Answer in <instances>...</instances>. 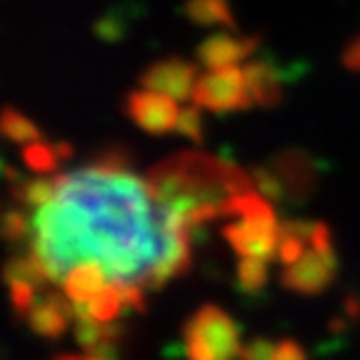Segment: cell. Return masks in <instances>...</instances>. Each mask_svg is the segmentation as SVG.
Returning <instances> with one entry per match:
<instances>
[{
    "label": "cell",
    "instance_id": "6da1fadb",
    "mask_svg": "<svg viewBox=\"0 0 360 360\" xmlns=\"http://www.w3.org/2000/svg\"><path fill=\"white\" fill-rule=\"evenodd\" d=\"M58 198L33 218V250L51 281L75 260L98 258L115 281L138 283L163 255L168 231L163 213L153 223L146 180L125 170H85L58 178Z\"/></svg>",
    "mask_w": 360,
    "mask_h": 360
},
{
    "label": "cell",
    "instance_id": "7a4b0ae2",
    "mask_svg": "<svg viewBox=\"0 0 360 360\" xmlns=\"http://www.w3.org/2000/svg\"><path fill=\"white\" fill-rule=\"evenodd\" d=\"M146 186L153 205L183 218L191 231L210 220L228 218L233 198L255 191L253 178L236 163L195 150H183L153 165Z\"/></svg>",
    "mask_w": 360,
    "mask_h": 360
},
{
    "label": "cell",
    "instance_id": "3957f363",
    "mask_svg": "<svg viewBox=\"0 0 360 360\" xmlns=\"http://www.w3.org/2000/svg\"><path fill=\"white\" fill-rule=\"evenodd\" d=\"M188 360H236L240 358V330L225 310L202 305L183 326Z\"/></svg>",
    "mask_w": 360,
    "mask_h": 360
},
{
    "label": "cell",
    "instance_id": "277c9868",
    "mask_svg": "<svg viewBox=\"0 0 360 360\" xmlns=\"http://www.w3.org/2000/svg\"><path fill=\"white\" fill-rule=\"evenodd\" d=\"M223 236L240 258H258L268 263L278 255L281 225L276 223V213L265 200L250 213L236 218V223L225 225Z\"/></svg>",
    "mask_w": 360,
    "mask_h": 360
},
{
    "label": "cell",
    "instance_id": "5b68a950",
    "mask_svg": "<svg viewBox=\"0 0 360 360\" xmlns=\"http://www.w3.org/2000/svg\"><path fill=\"white\" fill-rule=\"evenodd\" d=\"M193 103L213 112H236L250 108L253 98L240 68H218L200 75L193 90Z\"/></svg>",
    "mask_w": 360,
    "mask_h": 360
},
{
    "label": "cell",
    "instance_id": "8992f818",
    "mask_svg": "<svg viewBox=\"0 0 360 360\" xmlns=\"http://www.w3.org/2000/svg\"><path fill=\"white\" fill-rule=\"evenodd\" d=\"M338 273V258L335 250H305V255L298 263L288 265L283 270L281 283L292 292H300V295H318L323 292L333 281H335Z\"/></svg>",
    "mask_w": 360,
    "mask_h": 360
},
{
    "label": "cell",
    "instance_id": "52a82bcc",
    "mask_svg": "<svg viewBox=\"0 0 360 360\" xmlns=\"http://www.w3.org/2000/svg\"><path fill=\"white\" fill-rule=\"evenodd\" d=\"M123 110L138 128L153 135H165L175 130L180 110L175 108L173 98L153 90H133L125 96Z\"/></svg>",
    "mask_w": 360,
    "mask_h": 360
},
{
    "label": "cell",
    "instance_id": "ba28073f",
    "mask_svg": "<svg viewBox=\"0 0 360 360\" xmlns=\"http://www.w3.org/2000/svg\"><path fill=\"white\" fill-rule=\"evenodd\" d=\"M270 168L276 170L290 202H305L318 188V163L300 148H285L273 155Z\"/></svg>",
    "mask_w": 360,
    "mask_h": 360
},
{
    "label": "cell",
    "instance_id": "9c48e42d",
    "mask_svg": "<svg viewBox=\"0 0 360 360\" xmlns=\"http://www.w3.org/2000/svg\"><path fill=\"white\" fill-rule=\"evenodd\" d=\"M198 83V65L180 58H170V60H160L150 65L146 73L141 75V85L153 93H163V96L173 98V101H186L193 98V90Z\"/></svg>",
    "mask_w": 360,
    "mask_h": 360
},
{
    "label": "cell",
    "instance_id": "30bf717a",
    "mask_svg": "<svg viewBox=\"0 0 360 360\" xmlns=\"http://www.w3.org/2000/svg\"><path fill=\"white\" fill-rule=\"evenodd\" d=\"M25 321L33 328L35 335L56 340L68 330L70 321H75V303L60 292H48V295L35 300Z\"/></svg>",
    "mask_w": 360,
    "mask_h": 360
},
{
    "label": "cell",
    "instance_id": "8fae6325",
    "mask_svg": "<svg viewBox=\"0 0 360 360\" xmlns=\"http://www.w3.org/2000/svg\"><path fill=\"white\" fill-rule=\"evenodd\" d=\"M260 38L248 35V38H231V35H210L205 43L198 48V60L210 70L218 68H231L233 63H240L258 51Z\"/></svg>",
    "mask_w": 360,
    "mask_h": 360
},
{
    "label": "cell",
    "instance_id": "7c38bea8",
    "mask_svg": "<svg viewBox=\"0 0 360 360\" xmlns=\"http://www.w3.org/2000/svg\"><path fill=\"white\" fill-rule=\"evenodd\" d=\"M108 268L98 258H85L75 263L63 278V290L75 305H85L108 285Z\"/></svg>",
    "mask_w": 360,
    "mask_h": 360
},
{
    "label": "cell",
    "instance_id": "4fadbf2b",
    "mask_svg": "<svg viewBox=\"0 0 360 360\" xmlns=\"http://www.w3.org/2000/svg\"><path fill=\"white\" fill-rule=\"evenodd\" d=\"M248 80V90L255 105L260 108H276L283 98L281 70L270 60H250L243 68Z\"/></svg>",
    "mask_w": 360,
    "mask_h": 360
},
{
    "label": "cell",
    "instance_id": "5bb4252c",
    "mask_svg": "<svg viewBox=\"0 0 360 360\" xmlns=\"http://www.w3.org/2000/svg\"><path fill=\"white\" fill-rule=\"evenodd\" d=\"M183 15L195 25H225L236 28L228 0H186Z\"/></svg>",
    "mask_w": 360,
    "mask_h": 360
},
{
    "label": "cell",
    "instance_id": "9a60e30c",
    "mask_svg": "<svg viewBox=\"0 0 360 360\" xmlns=\"http://www.w3.org/2000/svg\"><path fill=\"white\" fill-rule=\"evenodd\" d=\"M13 198L25 205H33V208H45L51 205L53 200L58 198V191H60V183L58 178L43 180V178H33V180H13Z\"/></svg>",
    "mask_w": 360,
    "mask_h": 360
},
{
    "label": "cell",
    "instance_id": "2e32d148",
    "mask_svg": "<svg viewBox=\"0 0 360 360\" xmlns=\"http://www.w3.org/2000/svg\"><path fill=\"white\" fill-rule=\"evenodd\" d=\"M88 318L98 323H115L118 321L120 310L125 308L123 292H120V283H108L96 298L88 300L85 305H78Z\"/></svg>",
    "mask_w": 360,
    "mask_h": 360
},
{
    "label": "cell",
    "instance_id": "e0dca14e",
    "mask_svg": "<svg viewBox=\"0 0 360 360\" xmlns=\"http://www.w3.org/2000/svg\"><path fill=\"white\" fill-rule=\"evenodd\" d=\"M0 128H3V135H6L8 141H15V143H40L43 141V133L35 128L33 120L25 118L22 112L13 110V108H6V110H3Z\"/></svg>",
    "mask_w": 360,
    "mask_h": 360
},
{
    "label": "cell",
    "instance_id": "ac0fdd59",
    "mask_svg": "<svg viewBox=\"0 0 360 360\" xmlns=\"http://www.w3.org/2000/svg\"><path fill=\"white\" fill-rule=\"evenodd\" d=\"M268 283V268L265 260L258 258H243L238 263V290L245 295H255L260 292Z\"/></svg>",
    "mask_w": 360,
    "mask_h": 360
},
{
    "label": "cell",
    "instance_id": "d6986e66",
    "mask_svg": "<svg viewBox=\"0 0 360 360\" xmlns=\"http://www.w3.org/2000/svg\"><path fill=\"white\" fill-rule=\"evenodd\" d=\"M22 160L30 170L35 173H53L58 170V165L63 163L60 155H58L56 146H48V143H30L25 150H22Z\"/></svg>",
    "mask_w": 360,
    "mask_h": 360
},
{
    "label": "cell",
    "instance_id": "ffe728a7",
    "mask_svg": "<svg viewBox=\"0 0 360 360\" xmlns=\"http://www.w3.org/2000/svg\"><path fill=\"white\" fill-rule=\"evenodd\" d=\"M250 178H253V186L255 191L260 193V195L265 198V200L270 202H281L283 198H285V188H283L281 178H278V173L273 168H265V165H260V168H253L250 170Z\"/></svg>",
    "mask_w": 360,
    "mask_h": 360
},
{
    "label": "cell",
    "instance_id": "44dd1931",
    "mask_svg": "<svg viewBox=\"0 0 360 360\" xmlns=\"http://www.w3.org/2000/svg\"><path fill=\"white\" fill-rule=\"evenodd\" d=\"M11 285V305H13V313L18 315V318H28L30 308L35 305V285H30V283H8Z\"/></svg>",
    "mask_w": 360,
    "mask_h": 360
},
{
    "label": "cell",
    "instance_id": "7402d4cb",
    "mask_svg": "<svg viewBox=\"0 0 360 360\" xmlns=\"http://www.w3.org/2000/svg\"><path fill=\"white\" fill-rule=\"evenodd\" d=\"M93 168L101 170H128L130 168V153L125 148L110 146L105 150H101V155L93 158Z\"/></svg>",
    "mask_w": 360,
    "mask_h": 360
},
{
    "label": "cell",
    "instance_id": "603a6c76",
    "mask_svg": "<svg viewBox=\"0 0 360 360\" xmlns=\"http://www.w3.org/2000/svg\"><path fill=\"white\" fill-rule=\"evenodd\" d=\"M175 130H178L180 135H186L188 141H195L200 143L202 141V118L200 112H198V108H183L178 115V125H175Z\"/></svg>",
    "mask_w": 360,
    "mask_h": 360
},
{
    "label": "cell",
    "instance_id": "cb8c5ba5",
    "mask_svg": "<svg viewBox=\"0 0 360 360\" xmlns=\"http://www.w3.org/2000/svg\"><path fill=\"white\" fill-rule=\"evenodd\" d=\"M28 233V218L20 210H6L3 215V238L8 243H18Z\"/></svg>",
    "mask_w": 360,
    "mask_h": 360
},
{
    "label": "cell",
    "instance_id": "d4e9b609",
    "mask_svg": "<svg viewBox=\"0 0 360 360\" xmlns=\"http://www.w3.org/2000/svg\"><path fill=\"white\" fill-rule=\"evenodd\" d=\"M273 355H276V345L265 338H255L240 350V360H273Z\"/></svg>",
    "mask_w": 360,
    "mask_h": 360
},
{
    "label": "cell",
    "instance_id": "484cf974",
    "mask_svg": "<svg viewBox=\"0 0 360 360\" xmlns=\"http://www.w3.org/2000/svg\"><path fill=\"white\" fill-rule=\"evenodd\" d=\"M273 360H308V358H305L303 348H300L295 340H281V343L276 345Z\"/></svg>",
    "mask_w": 360,
    "mask_h": 360
},
{
    "label": "cell",
    "instance_id": "4316f807",
    "mask_svg": "<svg viewBox=\"0 0 360 360\" xmlns=\"http://www.w3.org/2000/svg\"><path fill=\"white\" fill-rule=\"evenodd\" d=\"M340 60H343V65L348 68V70L360 73V35L345 45V51H343V56H340Z\"/></svg>",
    "mask_w": 360,
    "mask_h": 360
},
{
    "label": "cell",
    "instance_id": "83f0119b",
    "mask_svg": "<svg viewBox=\"0 0 360 360\" xmlns=\"http://www.w3.org/2000/svg\"><path fill=\"white\" fill-rule=\"evenodd\" d=\"M96 30H98V35H103L105 40H118L120 38V22L110 20V18H103V20L96 25Z\"/></svg>",
    "mask_w": 360,
    "mask_h": 360
},
{
    "label": "cell",
    "instance_id": "f1b7e54d",
    "mask_svg": "<svg viewBox=\"0 0 360 360\" xmlns=\"http://www.w3.org/2000/svg\"><path fill=\"white\" fill-rule=\"evenodd\" d=\"M53 360H108V358H101V355H73V353H63V355H56Z\"/></svg>",
    "mask_w": 360,
    "mask_h": 360
}]
</instances>
